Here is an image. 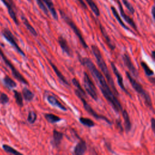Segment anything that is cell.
<instances>
[{
	"label": "cell",
	"instance_id": "obj_33",
	"mask_svg": "<svg viewBox=\"0 0 155 155\" xmlns=\"http://www.w3.org/2000/svg\"><path fill=\"white\" fill-rule=\"evenodd\" d=\"M123 4H124V5L125 6V7L127 8V10L131 13V14H134L135 12V10L134 8V7H133V5L129 2V1L128 0H122Z\"/></svg>",
	"mask_w": 155,
	"mask_h": 155
},
{
	"label": "cell",
	"instance_id": "obj_27",
	"mask_svg": "<svg viewBox=\"0 0 155 155\" xmlns=\"http://www.w3.org/2000/svg\"><path fill=\"white\" fill-rule=\"evenodd\" d=\"M140 65H141V66H142V68H143V71L145 72V74L147 76L150 77V76H151L154 75L153 70H152L149 67V66L147 64L146 62H145L143 61H141L140 62Z\"/></svg>",
	"mask_w": 155,
	"mask_h": 155
},
{
	"label": "cell",
	"instance_id": "obj_5",
	"mask_svg": "<svg viewBox=\"0 0 155 155\" xmlns=\"http://www.w3.org/2000/svg\"><path fill=\"white\" fill-rule=\"evenodd\" d=\"M75 94H76V96L81 99V101H82V104H83V106L84 109L87 111V112H88L90 114H91L92 116H93L94 118H96V119H101V120H105L106 122H107L108 124L111 125L112 122L105 116H103V115H101L99 114L98 113H97L93 108L92 107L88 104V103L85 100V96H84V95H82V94H81L77 90H75Z\"/></svg>",
	"mask_w": 155,
	"mask_h": 155
},
{
	"label": "cell",
	"instance_id": "obj_10",
	"mask_svg": "<svg viewBox=\"0 0 155 155\" xmlns=\"http://www.w3.org/2000/svg\"><path fill=\"white\" fill-rule=\"evenodd\" d=\"M110 65H111V67L113 70V71L114 73V74H115L116 77L117 78V84L119 85V87H120V88L127 94H128L130 97H131L130 93L128 91V90L126 89V88L125 87L124 84V81H123V78L122 76L121 75V74L120 73V72L119 71V70H117L116 66L115 65L114 63L113 62H110Z\"/></svg>",
	"mask_w": 155,
	"mask_h": 155
},
{
	"label": "cell",
	"instance_id": "obj_8",
	"mask_svg": "<svg viewBox=\"0 0 155 155\" xmlns=\"http://www.w3.org/2000/svg\"><path fill=\"white\" fill-rule=\"evenodd\" d=\"M2 33V35L4 36V37L6 39V40L8 41L10 43V44L16 49V50L20 54H21L23 56H25V54L24 52L22 50V49L18 45V44L16 41L15 38L14 37L13 35L12 34V33L8 28L4 29Z\"/></svg>",
	"mask_w": 155,
	"mask_h": 155
},
{
	"label": "cell",
	"instance_id": "obj_24",
	"mask_svg": "<svg viewBox=\"0 0 155 155\" xmlns=\"http://www.w3.org/2000/svg\"><path fill=\"white\" fill-rule=\"evenodd\" d=\"M90 8H91V11L93 12V13L96 16H100V11L99 8L97 7V5L95 4V2L93 1V0H85Z\"/></svg>",
	"mask_w": 155,
	"mask_h": 155
},
{
	"label": "cell",
	"instance_id": "obj_9",
	"mask_svg": "<svg viewBox=\"0 0 155 155\" xmlns=\"http://www.w3.org/2000/svg\"><path fill=\"white\" fill-rule=\"evenodd\" d=\"M122 60L124 63V65L130 71L129 73L133 76L137 78L139 75V73L136 67H134V65H133V62L131 61V59L130 58V56L127 52L124 53V54L122 55Z\"/></svg>",
	"mask_w": 155,
	"mask_h": 155
},
{
	"label": "cell",
	"instance_id": "obj_22",
	"mask_svg": "<svg viewBox=\"0 0 155 155\" xmlns=\"http://www.w3.org/2000/svg\"><path fill=\"white\" fill-rule=\"evenodd\" d=\"M22 95H23V97L24 98V99L26 101H28V102L31 101L34 98L33 93L26 87H24L22 89Z\"/></svg>",
	"mask_w": 155,
	"mask_h": 155
},
{
	"label": "cell",
	"instance_id": "obj_1",
	"mask_svg": "<svg viewBox=\"0 0 155 155\" xmlns=\"http://www.w3.org/2000/svg\"><path fill=\"white\" fill-rule=\"evenodd\" d=\"M79 60L81 64L86 67L90 71L104 97L111 105L115 112L118 113L120 111H122L123 110L119 101L116 96V94L110 89V87L105 81L103 74H102V73L96 68L91 60L90 58L86 57L81 58Z\"/></svg>",
	"mask_w": 155,
	"mask_h": 155
},
{
	"label": "cell",
	"instance_id": "obj_38",
	"mask_svg": "<svg viewBox=\"0 0 155 155\" xmlns=\"http://www.w3.org/2000/svg\"><path fill=\"white\" fill-rule=\"evenodd\" d=\"M117 124L118 127L120 128V130H121V131H122V125H121V123H120V121L117 122Z\"/></svg>",
	"mask_w": 155,
	"mask_h": 155
},
{
	"label": "cell",
	"instance_id": "obj_37",
	"mask_svg": "<svg viewBox=\"0 0 155 155\" xmlns=\"http://www.w3.org/2000/svg\"><path fill=\"white\" fill-rule=\"evenodd\" d=\"M154 10H155V7L154 5H153L151 8V15H152V17L153 18V19H154L155 18V16H154Z\"/></svg>",
	"mask_w": 155,
	"mask_h": 155
},
{
	"label": "cell",
	"instance_id": "obj_28",
	"mask_svg": "<svg viewBox=\"0 0 155 155\" xmlns=\"http://www.w3.org/2000/svg\"><path fill=\"white\" fill-rule=\"evenodd\" d=\"M13 92H14V97H15L16 104L19 107H22L24 104H23V97L22 96L21 93L16 90H13Z\"/></svg>",
	"mask_w": 155,
	"mask_h": 155
},
{
	"label": "cell",
	"instance_id": "obj_26",
	"mask_svg": "<svg viewBox=\"0 0 155 155\" xmlns=\"http://www.w3.org/2000/svg\"><path fill=\"white\" fill-rule=\"evenodd\" d=\"M79 122L82 125L88 127L89 128L93 127L95 125V123L90 119L87 118V117H81L79 118Z\"/></svg>",
	"mask_w": 155,
	"mask_h": 155
},
{
	"label": "cell",
	"instance_id": "obj_19",
	"mask_svg": "<svg viewBox=\"0 0 155 155\" xmlns=\"http://www.w3.org/2000/svg\"><path fill=\"white\" fill-rule=\"evenodd\" d=\"M122 116L124 120V127H125V132L129 133L131 129V123L130 121V116L128 115V112L125 110H122Z\"/></svg>",
	"mask_w": 155,
	"mask_h": 155
},
{
	"label": "cell",
	"instance_id": "obj_6",
	"mask_svg": "<svg viewBox=\"0 0 155 155\" xmlns=\"http://www.w3.org/2000/svg\"><path fill=\"white\" fill-rule=\"evenodd\" d=\"M84 85L86 92L94 101L97 100V94L96 86L87 72L84 73Z\"/></svg>",
	"mask_w": 155,
	"mask_h": 155
},
{
	"label": "cell",
	"instance_id": "obj_39",
	"mask_svg": "<svg viewBox=\"0 0 155 155\" xmlns=\"http://www.w3.org/2000/svg\"><path fill=\"white\" fill-rule=\"evenodd\" d=\"M154 54H155V53H154V51L153 50V51H152V52H151V57H152V59H153V60H154V58H155V57H154Z\"/></svg>",
	"mask_w": 155,
	"mask_h": 155
},
{
	"label": "cell",
	"instance_id": "obj_18",
	"mask_svg": "<svg viewBox=\"0 0 155 155\" xmlns=\"http://www.w3.org/2000/svg\"><path fill=\"white\" fill-rule=\"evenodd\" d=\"M50 65L51 66L53 70H54V71L55 72L56 76H58V78H59V79L64 84H65L67 85H69V83L68 82V81L66 80L65 78L64 77V76L61 73V72L59 71V70L58 69V68H57V67L50 60V59H48Z\"/></svg>",
	"mask_w": 155,
	"mask_h": 155
},
{
	"label": "cell",
	"instance_id": "obj_36",
	"mask_svg": "<svg viewBox=\"0 0 155 155\" xmlns=\"http://www.w3.org/2000/svg\"><path fill=\"white\" fill-rule=\"evenodd\" d=\"M77 1H78L79 2V4L81 5V6L82 7V8H84V9H87V6L86 5V4L84 2V0H76Z\"/></svg>",
	"mask_w": 155,
	"mask_h": 155
},
{
	"label": "cell",
	"instance_id": "obj_41",
	"mask_svg": "<svg viewBox=\"0 0 155 155\" xmlns=\"http://www.w3.org/2000/svg\"><path fill=\"white\" fill-rule=\"evenodd\" d=\"M27 1H31V0H27Z\"/></svg>",
	"mask_w": 155,
	"mask_h": 155
},
{
	"label": "cell",
	"instance_id": "obj_2",
	"mask_svg": "<svg viewBox=\"0 0 155 155\" xmlns=\"http://www.w3.org/2000/svg\"><path fill=\"white\" fill-rule=\"evenodd\" d=\"M91 47L92 53H93L94 56L95 57L97 65L100 68L102 73L104 74L105 77L107 78V81L108 84L110 85V87H111L113 93L115 94L119 95V93H118L117 89L115 87L113 78H112V76L110 74V72L107 66L105 61H104V59L103 58V56L101 54L100 50L99 49L98 47H97L95 45H92Z\"/></svg>",
	"mask_w": 155,
	"mask_h": 155
},
{
	"label": "cell",
	"instance_id": "obj_29",
	"mask_svg": "<svg viewBox=\"0 0 155 155\" xmlns=\"http://www.w3.org/2000/svg\"><path fill=\"white\" fill-rule=\"evenodd\" d=\"M71 81H72L73 84L76 87V90H77L81 94H82V95H84V96L86 97L85 92V91L83 90V88H82V87H81V85L79 82L78 81V80L76 78H74L72 79Z\"/></svg>",
	"mask_w": 155,
	"mask_h": 155
},
{
	"label": "cell",
	"instance_id": "obj_4",
	"mask_svg": "<svg viewBox=\"0 0 155 155\" xmlns=\"http://www.w3.org/2000/svg\"><path fill=\"white\" fill-rule=\"evenodd\" d=\"M59 13L61 16L62 17V18L64 19V21L70 26V27L71 28V30H73V31L74 33V34L77 36V37L78 38L81 44H82V45L83 46V47L85 49H87L88 48V46L87 45V44L86 43L85 41L84 40L83 36H82V34L81 33V31H80L79 28L77 27V25L75 24V23L73 22V21L65 13L64 11L61 10H59Z\"/></svg>",
	"mask_w": 155,
	"mask_h": 155
},
{
	"label": "cell",
	"instance_id": "obj_34",
	"mask_svg": "<svg viewBox=\"0 0 155 155\" xmlns=\"http://www.w3.org/2000/svg\"><path fill=\"white\" fill-rule=\"evenodd\" d=\"M9 101V97L5 93H1L0 95V102L2 104H5Z\"/></svg>",
	"mask_w": 155,
	"mask_h": 155
},
{
	"label": "cell",
	"instance_id": "obj_35",
	"mask_svg": "<svg viewBox=\"0 0 155 155\" xmlns=\"http://www.w3.org/2000/svg\"><path fill=\"white\" fill-rule=\"evenodd\" d=\"M151 127L153 133L155 131V120L154 117H152L151 119Z\"/></svg>",
	"mask_w": 155,
	"mask_h": 155
},
{
	"label": "cell",
	"instance_id": "obj_13",
	"mask_svg": "<svg viewBox=\"0 0 155 155\" xmlns=\"http://www.w3.org/2000/svg\"><path fill=\"white\" fill-rule=\"evenodd\" d=\"M58 42L63 52L66 53L68 56H71L72 51L70 47H69L67 40L62 36H59V38H58Z\"/></svg>",
	"mask_w": 155,
	"mask_h": 155
},
{
	"label": "cell",
	"instance_id": "obj_15",
	"mask_svg": "<svg viewBox=\"0 0 155 155\" xmlns=\"http://www.w3.org/2000/svg\"><path fill=\"white\" fill-rule=\"evenodd\" d=\"M1 1L2 2V3L5 5V7H7V10H8V14L10 16L11 18L13 19V21H14V22L16 24V25H19V22H18V20L17 19V17H16V13L12 6V5L10 4V2H8L7 0H1Z\"/></svg>",
	"mask_w": 155,
	"mask_h": 155
},
{
	"label": "cell",
	"instance_id": "obj_11",
	"mask_svg": "<svg viewBox=\"0 0 155 155\" xmlns=\"http://www.w3.org/2000/svg\"><path fill=\"white\" fill-rule=\"evenodd\" d=\"M117 2V5L119 7V9L120 11V13L121 15V17L134 30H137V26L136 24H135L134 21H133V19L130 17L128 15H127L123 8L122 5L121 4V2L119 0H116Z\"/></svg>",
	"mask_w": 155,
	"mask_h": 155
},
{
	"label": "cell",
	"instance_id": "obj_40",
	"mask_svg": "<svg viewBox=\"0 0 155 155\" xmlns=\"http://www.w3.org/2000/svg\"><path fill=\"white\" fill-rule=\"evenodd\" d=\"M150 81H151V83L154 84V78H150Z\"/></svg>",
	"mask_w": 155,
	"mask_h": 155
},
{
	"label": "cell",
	"instance_id": "obj_16",
	"mask_svg": "<svg viewBox=\"0 0 155 155\" xmlns=\"http://www.w3.org/2000/svg\"><path fill=\"white\" fill-rule=\"evenodd\" d=\"M99 27H100V30H101V33H102L103 37L105 38V41H106V42H107L108 46L109 47V48H110L111 50H114L115 49L116 46H115V45L113 44V42H112L111 39H110V36H108V33H107L105 29L104 28V27L101 24H100V25H99Z\"/></svg>",
	"mask_w": 155,
	"mask_h": 155
},
{
	"label": "cell",
	"instance_id": "obj_17",
	"mask_svg": "<svg viewBox=\"0 0 155 155\" xmlns=\"http://www.w3.org/2000/svg\"><path fill=\"white\" fill-rule=\"evenodd\" d=\"M64 134L62 132L58 131L56 130L53 131V145L55 147H58L61 143V141L63 139Z\"/></svg>",
	"mask_w": 155,
	"mask_h": 155
},
{
	"label": "cell",
	"instance_id": "obj_3",
	"mask_svg": "<svg viewBox=\"0 0 155 155\" xmlns=\"http://www.w3.org/2000/svg\"><path fill=\"white\" fill-rule=\"evenodd\" d=\"M125 73H126V76H127L128 79L129 80L131 85H132L133 88L139 94H140L142 96V97L143 99V100L145 101V105L149 108L153 110L152 101H151V97L149 95V94L147 92L146 90H145L143 89L142 85L140 83H139L134 78H133L132 77L131 74L128 71H126Z\"/></svg>",
	"mask_w": 155,
	"mask_h": 155
},
{
	"label": "cell",
	"instance_id": "obj_14",
	"mask_svg": "<svg viewBox=\"0 0 155 155\" xmlns=\"http://www.w3.org/2000/svg\"><path fill=\"white\" fill-rule=\"evenodd\" d=\"M87 146L85 140H81L74 148L73 154L76 155H82L87 151Z\"/></svg>",
	"mask_w": 155,
	"mask_h": 155
},
{
	"label": "cell",
	"instance_id": "obj_12",
	"mask_svg": "<svg viewBox=\"0 0 155 155\" xmlns=\"http://www.w3.org/2000/svg\"><path fill=\"white\" fill-rule=\"evenodd\" d=\"M47 100L48 102L53 107H57V108L61 109V110H63L65 111L67 110V108L64 105H63V104H62L61 103V102H59V101L54 96L48 95L47 96Z\"/></svg>",
	"mask_w": 155,
	"mask_h": 155
},
{
	"label": "cell",
	"instance_id": "obj_23",
	"mask_svg": "<svg viewBox=\"0 0 155 155\" xmlns=\"http://www.w3.org/2000/svg\"><path fill=\"white\" fill-rule=\"evenodd\" d=\"M45 118L47 120L48 122L51 123V124H54V123H57L59 122L60 120H62L61 117L59 116L52 114V113H47L45 114Z\"/></svg>",
	"mask_w": 155,
	"mask_h": 155
},
{
	"label": "cell",
	"instance_id": "obj_20",
	"mask_svg": "<svg viewBox=\"0 0 155 155\" xmlns=\"http://www.w3.org/2000/svg\"><path fill=\"white\" fill-rule=\"evenodd\" d=\"M111 12H112L113 15H114V16L115 17V18L116 19V20L118 21V22L119 23V24H120L124 29H125V30H128V31H130L133 33V32L132 31V30H131L128 27H127V26L124 24V22L122 21V19H121V17L120 16V15H119L118 12H117L116 8H115L114 6H111Z\"/></svg>",
	"mask_w": 155,
	"mask_h": 155
},
{
	"label": "cell",
	"instance_id": "obj_31",
	"mask_svg": "<svg viewBox=\"0 0 155 155\" xmlns=\"http://www.w3.org/2000/svg\"><path fill=\"white\" fill-rule=\"evenodd\" d=\"M37 119V114L36 113L33 111H30L28 114L27 117V121L30 124H34Z\"/></svg>",
	"mask_w": 155,
	"mask_h": 155
},
{
	"label": "cell",
	"instance_id": "obj_30",
	"mask_svg": "<svg viewBox=\"0 0 155 155\" xmlns=\"http://www.w3.org/2000/svg\"><path fill=\"white\" fill-rule=\"evenodd\" d=\"M2 148L4 149V150L5 151H6L7 153H11L13 154H22V153H21L20 152L16 150H15L13 147L9 146L8 145H7V144H4L2 145Z\"/></svg>",
	"mask_w": 155,
	"mask_h": 155
},
{
	"label": "cell",
	"instance_id": "obj_21",
	"mask_svg": "<svg viewBox=\"0 0 155 155\" xmlns=\"http://www.w3.org/2000/svg\"><path fill=\"white\" fill-rule=\"evenodd\" d=\"M21 19H22V21L24 24V25L26 27L27 29L30 31V33L35 36H38V33L37 31H36V30L34 28V27L30 24V23L28 22V21L27 20V19L24 17V16H22L21 17Z\"/></svg>",
	"mask_w": 155,
	"mask_h": 155
},
{
	"label": "cell",
	"instance_id": "obj_7",
	"mask_svg": "<svg viewBox=\"0 0 155 155\" xmlns=\"http://www.w3.org/2000/svg\"><path fill=\"white\" fill-rule=\"evenodd\" d=\"M0 55L2 58V59H3V61H4V62L5 63V64L10 67L12 74L13 76L16 79H18L20 82L25 84V85H28V83L27 82V81L24 78V76L19 73V71L16 70V68L15 67V66L12 64V63L7 58V57L5 56V54H4L3 51H2V50L0 48Z\"/></svg>",
	"mask_w": 155,
	"mask_h": 155
},
{
	"label": "cell",
	"instance_id": "obj_32",
	"mask_svg": "<svg viewBox=\"0 0 155 155\" xmlns=\"http://www.w3.org/2000/svg\"><path fill=\"white\" fill-rule=\"evenodd\" d=\"M39 7L42 10V11L46 15H48V10L46 7L45 3L42 0H36Z\"/></svg>",
	"mask_w": 155,
	"mask_h": 155
},
{
	"label": "cell",
	"instance_id": "obj_25",
	"mask_svg": "<svg viewBox=\"0 0 155 155\" xmlns=\"http://www.w3.org/2000/svg\"><path fill=\"white\" fill-rule=\"evenodd\" d=\"M3 81H4V84L8 88H15L17 86L16 83L11 78H10L8 76H5V78L3 79Z\"/></svg>",
	"mask_w": 155,
	"mask_h": 155
}]
</instances>
